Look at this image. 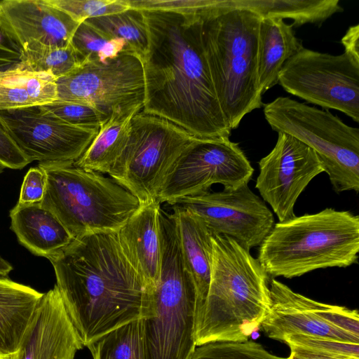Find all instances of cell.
<instances>
[{
  "label": "cell",
  "mask_w": 359,
  "mask_h": 359,
  "mask_svg": "<svg viewBox=\"0 0 359 359\" xmlns=\"http://www.w3.org/2000/svg\"><path fill=\"white\" fill-rule=\"evenodd\" d=\"M160 204L156 201L141 205L116 232L123 252L151 290L158 281L161 264Z\"/></svg>",
  "instance_id": "19"
},
{
  "label": "cell",
  "mask_w": 359,
  "mask_h": 359,
  "mask_svg": "<svg viewBox=\"0 0 359 359\" xmlns=\"http://www.w3.org/2000/svg\"><path fill=\"white\" fill-rule=\"evenodd\" d=\"M278 83L309 103L340 111L359 122V62L302 47L283 65Z\"/></svg>",
  "instance_id": "10"
},
{
  "label": "cell",
  "mask_w": 359,
  "mask_h": 359,
  "mask_svg": "<svg viewBox=\"0 0 359 359\" xmlns=\"http://www.w3.org/2000/svg\"><path fill=\"white\" fill-rule=\"evenodd\" d=\"M39 107L69 124L89 129L99 130L101 123L108 118L94 107L83 103L56 100Z\"/></svg>",
  "instance_id": "34"
},
{
  "label": "cell",
  "mask_w": 359,
  "mask_h": 359,
  "mask_svg": "<svg viewBox=\"0 0 359 359\" xmlns=\"http://www.w3.org/2000/svg\"><path fill=\"white\" fill-rule=\"evenodd\" d=\"M231 8L249 9L262 18L291 19L293 27L307 23L320 26L343 12L339 0H226Z\"/></svg>",
  "instance_id": "26"
},
{
  "label": "cell",
  "mask_w": 359,
  "mask_h": 359,
  "mask_svg": "<svg viewBox=\"0 0 359 359\" xmlns=\"http://www.w3.org/2000/svg\"><path fill=\"white\" fill-rule=\"evenodd\" d=\"M48 259L83 346L149 316L151 290L125 256L116 233L76 238Z\"/></svg>",
  "instance_id": "2"
},
{
  "label": "cell",
  "mask_w": 359,
  "mask_h": 359,
  "mask_svg": "<svg viewBox=\"0 0 359 359\" xmlns=\"http://www.w3.org/2000/svg\"><path fill=\"white\" fill-rule=\"evenodd\" d=\"M161 264L151 292V312L142 319L146 359H191L197 293L184 261L172 214L161 210Z\"/></svg>",
  "instance_id": "6"
},
{
  "label": "cell",
  "mask_w": 359,
  "mask_h": 359,
  "mask_svg": "<svg viewBox=\"0 0 359 359\" xmlns=\"http://www.w3.org/2000/svg\"><path fill=\"white\" fill-rule=\"evenodd\" d=\"M12 270V265L0 256V276H6Z\"/></svg>",
  "instance_id": "40"
},
{
  "label": "cell",
  "mask_w": 359,
  "mask_h": 359,
  "mask_svg": "<svg viewBox=\"0 0 359 359\" xmlns=\"http://www.w3.org/2000/svg\"><path fill=\"white\" fill-rule=\"evenodd\" d=\"M70 43L86 62L103 63L123 51H132L123 40L110 38L86 22L79 25Z\"/></svg>",
  "instance_id": "30"
},
{
  "label": "cell",
  "mask_w": 359,
  "mask_h": 359,
  "mask_svg": "<svg viewBox=\"0 0 359 359\" xmlns=\"http://www.w3.org/2000/svg\"><path fill=\"white\" fill-rule=\"evenodd\" d=\"M34 288L0 276V352L20 348L43 296Z\"/></svg>",
  "instance_id": "22"
},
{
  "label": "cell",
  "mask_w": 359,
  "mask_h": 359,
  "mask_svg": "<svg viewBox=\"0 0 359 359\" xmlns=\"http://www.w3.org/2000/svg\"><path fill=\"white\" fill-rule=\"evenodd\" d=\"M30 161L19 148L0 116V164L11 169H22Z\"/></svg>",
  "instance_id": "35"
},
{
  "label": "cell",
  "mask_w": 359,
  "mask_h": 359,
  "mask_svg": "<svg viewBox=\"0 0 359 359\" xmlns=\"http://www.w3.org/2000/svg\"><path fill=\"white\" fill-rule=\"evenodd\" d=\"M57 100L54 76L17 65L0 70V111L42 106Z\"/></svg>",
  "instance_id": "25"
},
{
  "label": "cell",
  "mask_w": 359,
  "mask_h": 359,
  "mask_svg": "<svg viewBox=\"0 0 359 359\" xmlns=\"http://www.w3.org/2000/svg\"><path fill=\"white\" fill-rule=\"evenodd\" d=\"M0 33V70L10 67L18 63L20 53L11 46L6 45Z\"/></svg>",
  "instance_id": "38"
},
{
  "label": "cell",
  "mask_w": 359,
  "mask_h": 359,
  "mask_svg": "<svg viewBox=\"0 0 359 359\" xmlns=\"http://www.w3.org/2000/svg\"><path fill=\"white\" fill-rule=\"evenodd\" d=\"M359 217L327 208L274 224L257 259L269 276L299 277L319 269L347 267L358 261Z\"/></svg>",
  "instance_id": "5"
},
{
  "label": "cell",
  "mask_w": 359,
  "mask_h": 359,
  "mask_svg": "<svg viewBox=\"0 0 359 359\" xmlns=\"http://www.w3.org/2000/svg\"><path fill=\"white\" fill-rule=\"evenodd\" d=\"M170 205L196 214L211 233L231 237L248 250L259 246L274 225L272 212L248 184L182 197Z\"/></svg>",
  "instance_id": "14"
},
{
  "label": "cell",
  "mask_w": 359,
  "mask_h": 359,
  "mask_svg": "<svg viewBox=\"0 0 359 359\" xmlns=\"http://www.w3.org/2000/svg\"><path fill=\"white\" fill-rule=\"evenodd\" d=\"M79 25L47 0L0 1V33L18 52L32 41L66 46Z\"/></svg>",
  "instance_id": "17"
},
{
  "label": "cell",
  "mask_w": 359,
  "mask_h": 359,
  "mask_svg": "<svg viewBox=\"0 0 359 359\" xmlns=\"http://www.w3.org/2000/svg\"><path fill=\"white\" fill-rule=\"evenodd\" d=\"M341 41L344 46V53L359 62V25L350 27Z\"/></svg>",
  "instance_id": "37"
},
{
  "label": "cell",
  "mask_w": 359,
  "mask_h": 359,
  "mask_svg": "<svg viewBox=\"0 0 359 359\" xmlns=\"http://www.w3.org/2000/svg\"><path fill=\"white\" fill-rule=\"evenodd\" d=\"M283 342L290 351L309 352L334 359H359V344L302 334L288 335Z\"/></svg>",
  "instance_id": "31"
},
{
  "label": "cell",
  "mask_w": 359,
  "mask_h": 359,
  "mask_svg": "<svg viewBox=\"0 0 359 359\" xmlns=\"http://www.w3.org/2000/svg\"><path fill=\"white\" fill-rule=\"evenodd\" d=\"M57 100L91 105L105 116L135 104H144L143 60L125 50L105 62H86L57 79Z\"/></svg>",
  "instance_id": "12"
},
{
  "label": "cell",
  "mask_w": 359,
  "mask_h": 359,
  "mask_svg": "<svg viewBox=\"0 0 359 359\" xmlns=\"http://www.w3.org/2000/svg\"><path fill=\"white\" fill-rule=\"evenodd\" d=\"M287 359H334L321 356L309 352L301 351H290V354Z\"/></svg>",
  "instance_id": "39"
},
{
  "label": "cell",
  "mask_w": 359,
  "mask_h": 359,
  "mask_svg": "<svg viewBox=\"0 0 359 359\" xmlns=\"http://www.w3.org/2000/svg\"><path fill=\"white\" fill-rule=\"evenodd\" d=\"M191 359H287L254 341H215L196 346Z\"/></svg>",
  "instance_id": "32"
},
{
  "label": "cell",
  "mask_w": 359,
  "mask_h": 359,
  "mask_svg": "<svg viewBox=\"0 0 359 359\" xmlns=\"http://www.w3.org/2000/svg\"><path fill=\"white\" fill-rule=\"evenodd\" d=\"M181 252L195 283L197 293L196 318L208 292L212 258V233L196 214L171 205Z\"/></svg>",
  "instance_id": "21"
},
{
  "label": "cell",
  "mask_w": 359,
  "mask_h": 359,
  "mask_svg": "<svg viewBox=\"0 0 359 359\" xmlns=\"http://www.w3.org/2000/svg\"><path fill=\"white\" fill-rule=\"evenodd\" d=\"M198 139L168 119L141 111L133 116L126 147L107 175L141 205L156 201L179 158Z\"/></svg>",
  "instance_id": "9"
},
{
  "label": "cell",
  "mask_w": 359,
  "mask_h": 359,
  "mask_svg": "<svg viewBox=\"0 0 359 359\" xmlns=\"http://www.w3.org/2000/svg\"><path fill=\"white\" fill-rule=\"evenodd\" d=\"M83 347L55 285L43 294L13 359H74Z\"/></svg>",
  "instance_id": "18"
},
{
  "label": "cell",
  "mask_w": 359,
  "mask_h": 359,
  "mask_svg": "<svg viewBox=\"0 0 359 359\" xmlns=\"http://www.w3.org/2000/svg\"><path fill=\"white\" fill-rule=\"evenodd\" d=\"M142 108L143 104L139 103L113 111L101 123L97 135L74 165L108 174L126 147L133 116Z\"/></svg>",
  "instance_id": "24"
},
{
  "label": "cell",
  "mask_w": 359,
  "mask_h": 359,
  "mask_svg": "<svg viewBox=\"0 0 359 359\" xmlns=\"http://www.w3.org/2000/svg\"><path fill=\"white\" fill-rule=\"evenodd\" d=\"M149 34L142 111L202 139L229 137L202 41L198 14L143 11Z\"/></svg>",
  "instance_id": "1"
},
{
  "label": "cell",
  "mask_w": 359,
  "mask_h": 359,
  "mask_svg": "<svg viewBox=\"0 0 359 359\" xmlns=\"http://www.w3.org/2000/svg\"><path fill=\"white\" fill-rule=\"evenodd\" d=\"M0 116L30 163L74 164L98 133L69 124L39 106L0 111Z\"/></svg>",
  "instance_id": "15"
},
{
  "label": "cell",
  "mask_w": 359,
  "mask_h": 359,
  "mask_svg": "<svg viewBox=\"0 0 359 359\" xmlns=\"http://www.w3.org/2000/svg\"><path fill=\"white\" fill-rule=\"evenodd\" d=\"M278 133L275 147L259 162L255 187L281 222L295 216L299 195L324 171L313 149L287 133Z\"/></svg>",
  "instance_id": "16"
},
{
  "label": "cell",
  "mask_w": 359,
  "mask_h": 359,
  "mask_svg": "<svg viewBox=\"0 0 359 359\" xmlns=\"http://www.w3.org/2000/svg\"><path fill=\"white\" fill-rule=\"evenodd\" d=\"M303 46L292 24L275 18L260 19L257 36V74L262 94L278 83L284 63Z\"/></svg>",
  "instance_id": "23"
},
{
  "label": "cell",
  "mask_w": 359,
  "mask_h": 359,
  "mask_svg": "<svg viewBox=\"0 0 359 359\" xmlns=\"http://www.w3.org/2000/svg\"><path fill=\"white\" fill-rule=\"evenodd\" d=\"M47 182L41 206L74 238L116 233L140 208L139 200L111 177L72 163H39Z\"/></svg>",
  "instance_id": "7"
},
{
  "label": "cell",
  "mask_w": 359,
  "mask_h": 359,
  "mask_svg": "<svg viewBox=\"0 0 359 359\" xmlns=\"http://www.w3.org/2000/svg\"><path fill=\"white\" fill-rule=\"evenodd\" d=\"M46 182V172L41 167L31 168L24 177L18 203H40L45 194Z\"/></svg>",
  "instance_id": "36"
},
{
  "label": "cell",
  "mask_w": 359,
  "mask_h": 359,
  "mask_svg": "<svg viewBox=\"0 0 359 359\" xmlns=\"http://www.w3.org/2000/svg\"><path fill=\"white\" fill-rule=\"evenodd\" d=\"M269 289L271 307L261 326L269 338L302 334L359 344L357 310L313 300L274 278Z\"/></svg>",
  "instance_id": "13"
},
{
  "label": "cell",
  "mask_w": 359,
  "mask_h": 359,
  "mask_svg": "<svg viewBox=\"0 0 359 359\" xmlns=\"http://www.w3.org/2000/svg\"><path fill=\"white\" fill-rule=\"evenodd\" d=\"M19 53L18 66L32 72L48 73L57 79L70 74L86 62L71 43L57 46L32 41L23 46Z\"/></svg>",
  "instance_id": "27"
},
{
  "label": "cell",
  "mask_w": 359,
  "mask_h": 359,
  "mask_svg": "<svg viewBox=\"0 0 359 359\" xmlns=\"http://www.w3.org/2000/svg\"><path fill=\"white\" fill-rule=\"evenodd\" d=\"M86 347L93 359H146L142 319L111 331Z\"/></svg>",
  "instance_id": "29"
},
{
  "label": "cell",
  "mask_w": 359,
  "mask_h": 359,
  "mask_svg": "<svg viewBox=\"0 0 359 359\" xmlns=\"http://www.w3.org/2000/svg\"><path fill=\"white\" fill-rule=\"evenodd\" d=\"M210 279L196 318V346L246 341L269 312V276L250 250L227 236L212 233Z\"/></svg>",
  "instance_id": "3"
},
{
  "label": "cell",
  "mask_w": 359,
  "mask_h": 359,
  "mask_svg": "<svg viewBox=\"0 0 359 359\" xmlns=\"http://www.w3.org/2000/svg\"><path fill=\"white\" fill-rule=\"evenodd\" d=\"M13 354H5L0 352V359H13Z\"/></svg>",
  "instance_id": "41"
},
{
  "label": "cell",
  "mask_w": 359,
  "mask_h": 359,
  "mask_svg": "<svg viewBox=\"0 0 359 359\" xmlns=\"http://www.w3.org/2000/svg\"><path fill=\"white\" fill-rule=\"evenodd\" d=\"M4 168H5L2 165L0 164V174L3 172Z\"/></svg>",
  "instance_id": "42"
},
{
  "label": "cell",
  "mask_w": 359,
  "mask_h": 359,
  "mask_svg": "<svg viewBox=\"0 0 359 359\" xmlns=\"http://www.w3.org/2000/svg\"><path fill=\"white\" fill-rule=\"evenodd\" d=\"M81 24L94 18L123 12L130 8L126 0H47Z\"/></svg>",
  "instance_id": "33"
},
{
  "label": "cell",
  "mask_w": 359,
  "mask_h": 359,
  "mask_svg": "<svg viewBox=\"0 0 359 359\" xmlns=\"http://www.w3.org/2000/svg\"><path fill=\"white\" fill-rule=\"evenodd\" d=\"M272 130L287 133L316 153L337 193L359 191V129L345 124L328 110L288 97L264 104Z\"/></svg>",
  "instance_id": "8"
},
{
  "label": "cell",
  "mask_w": 359,
  "mask_h": 359,
  "mask_svg": "<svg viewBox=\"0 0 359 359\" xmlns=\"http://www.w3.org/2000/svg\"><path fill=\"white\" fill-rule=\"evenodd\" d=\"M253 172L245 153L229 137L199 138L179 158L157 201L171 205L180 198L208 191L215 184L234 189L248 184Z\"/></svg>",
  "instance_id": "11"
},
{
  "label": "cell",
  "mask_w": 359,
  "mask_h": 359,
  "mask_svg": "<svg viewBox=\"0 0 359 359\" xmlns=\"http://www.w3.org/2000/svg\"><path fill=\"white\" fill-rule=\"evenodd\" d=\"M84 22L110 38L123 40L144 60L148 50L149 34L143 11L130 8L121 13Z\"/></svg>",
  "instance_id": "28"
},
{
  "label": "cell",
  "mask_w": 359,
  "mask_h": 359,
  "mask_svg": "<svg viewBox=\"0 0 359 359\" xmlns=\"http://www.w3.org/2000/svg\"><path fill=\"white\" fill-rule=\"evenodd\" d=\"M18 242L36 256L48 259L74 239L56 216L41 203H17L9 213Z\"/></svg>",
  "instance_id": "20"
},
{
  "label": "cell",
  "mask_w": 359,
  "mask_h": 359,
  "mask_svg": "<svg viewBox=\"0 0 359 359\" xmlns=\"http://www.w3.org/2000/svg\"><path fill=\"white\" fill-rule=\"evenodd\" d=\"M198 15L215 93L229 126L236 129L263 105L257 74L261 17L249 9L225 7L222 0Z\"/></svg>",
  "instance_id": "4"
}]
</instances>
